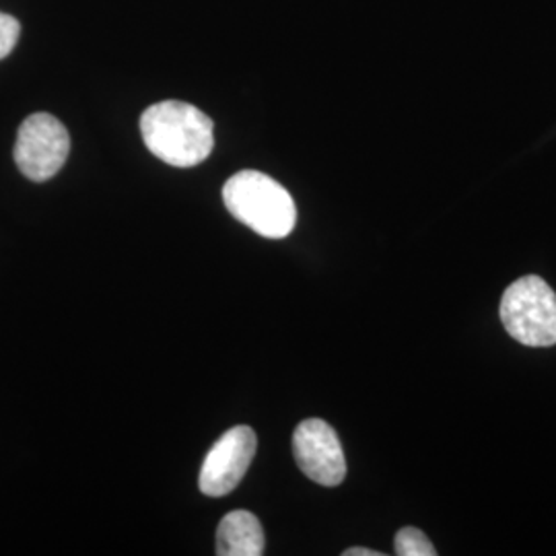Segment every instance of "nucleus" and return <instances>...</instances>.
Segmentation results:
<instances>
[{
    "mask_svg": "<svg viewBox=\"0 0 556 556\" xmlns=\"http://www.w3.org/2000/svg\"><path fill=\"white\" fill-rule=\"evenodd\" d=\"M140 135L157 160L174 167H197L215 147V124L186 101H161L140 116Z\"/></svg>",
    "mask_w": 556,
    "mask_h": 556,
    "instance_id": "nucleus-1",
    "label": "nucleus"
},
{
    "mask_svg": "<svg viewBox=\"0 0 556 556\" xmlns=\"http://www.w3.org/2000/svg\"><path fill=\"white\" fill-rule=\"evenodd\" d=\"M223 202L227 211L256 231L262 238H287L298 223V208L293 197L277 179L245 169L223 186Z\"/></svg>",
    "mask_w": 556,
    "mask_h": 556,
    "instance_id": "nucleus-2",
    "label": "nucleus"
},
{
    "mask_svg": "<svg viewBox=\"0 0 556 556\" xmlns=\"http://www.w3.org/2000/svg\"><path fill=\"white\" fill-rule=\"evenodd\" d=\"M507 334L534 349L556 344V293L544 278L530 275L511 282L498 307Z\"/></svg>",
    "mask_w": 556,
    "mask_h": 556,
    "instance_id": "nucleus-3",
    "label": "nucleus"
},
{
    "mask_svg": "<svg viewBox=\"0 0 556 556\" xmlns=\"http://www.w3.org/2000/svg\"><path fill=\"white\" fill-rule=\"evenodd\" d=\"M71 137L59 118L50 114H31L23 119L15 142V163L31 181L54 178L68 160Z\"/></svg>",
    "mask_w": 556,
    "mask_h": 556,
    "instance_id": "nucleus-4",
    "label": "nucleus"
},
{
    "mask_svg": "<svg viewBox=\"0 0 556 556\" xmlns=\"http://www.w3.org/2000/svg\"><path fill=\"white\" fill-rule=\"evenodd\" d=\"M258 439L252 427L239 425L220 435L200 468V491L206 497L229 495L245 477L256 456Z\"/></svg>",
    "mask_w": 556,
    "mask_h": 556,
    "instance_id": "nucleus-5",
    "label": "nucleus"
},
{
    "mask_svg": "<svg viewBox=\"0 0 556 556\" xmlns=\"http://www.w3.org/2000/svg\"><path fill=\"white\" fill-rule=\"evenodd\" d=\"M293 456L301 472L321 486H338L346 478V459L337 431L321 418L299 422Z\"/></svg>",
    "mask_w": 556,
    "mask_h": 556,
    "instance_id": "nucleus-6",
    "label": "nucleus"
},
{
    "mask_svg": "<svg viewBox=\"0 0 556 556\" xmlns=\"http://www.w3.org/2000/svg\"><path fill=\"white\" fill-rule=\"evenodd\" d=\"M264 553V530L250 511H231L220 519L217 555L260 556Z\"/></svg>",
    "mask_w": 556,
    "mask_h": 556,
    "instance_id": "nucleus-7",
    "label": "nucleus"
},
{
    "mask_svg": "<svg viewBox=\"0 0 556 556\" xmlns=\"http://www.w3.org/2000/svg\"><path fill=\"white\" fill-rule=\"evenodd\" d=\"M394 553L397 556H435L433 542L418 528H402L394 538Z\"/></svg>",
    "mask_w": 556,
    "mask_h": 556,
    "instance_id": "nucleus-8",
    "label": "nucleus"
},
{
    "mask_svg": "<svg viewBox=\"0 0 556 556\" xmlns=\"http://www.w3.org/2000/svg\"><path fill=\"white\" fill-rule=\"evenodd\" d=\"M20 21L7 13H0V60L9 56L20 40Z\"/></svg>",
    "mask_w": 556,
    "mask_h": 556,
    "instance_id": "nucleus-9",
    "label": "nucleus"
},
{
    "mask_svg": "<svg viewBox=\"0 0 556 556\" xmlns=\"http://www.w3.org/2000/svg\"><path fill=\"white\" fill-rule=\"evenodd\" d=\"M344 556H381L378 551H371V548H349L342 553Z\"/></svg>",
    "mask_w": 556,
    "mask_h": 556,
    "instance_id": "nucleus-10",
    "label": "nucleus"
}]
</instances>
